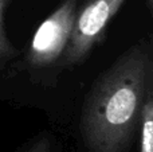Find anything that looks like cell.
Segmentation results:
<instances>
[{"instance_id": "cell-1", "label": "cell", "mask_w": 153, "mask_h": 152, "mask_svg": "<svg viewBox=\"0 0 153 152\" xmlns=\"http://www.w3.org/2000/svg\"><path fill=\"white\" fill-rule=\"evenodd\" d=\"M152 48L130 46L97 78L83 104L81 133L89 152H126L152 92Z\"/></svg>"}, {"instance_id": "cell-2", "label": "cell", "mask_w": 153, "mask_h": 152, "mask_svg": "<svg viewBox=\"0 0 153 152\" xmlns=\"http://www.w3.org/2000/svg\"><path fill=\"white\" fill-rule=\"evenodd\" d=\"M125 0H89L76 12L69 43L63 53V66L82 62L97 43L105 37L113 16Z\"/></svg>"}, {"instance_id": "cell-3", "label": "cell", "mask_w": 153, "mask_h": 152, "mask_svg": "<svg viewBox=\"0 0 153 152\" xmlns=\"http://www.w3.org/2000/svg\"><path fill=\"white\" fill-rule=\"evenodd\" d=\"M78 0H65L36 30L28 50L30 65L50 66L65 53L76 16Z\"/></svg>"}, {"instance_id": "cell-4", "label": "cell", "mask_w": 153, "mask_h": 152, "mask_svg": "<svg viewBox=\"0 0 153 152\" xmlns=\"http://www.w3.org/2000/svg\"><path fill=\"white\" fill-rule=\"evenodd\" d=\"M141 143L140 152H153V96L148 94L141 113L140 121Z\"/></svg>"}, {"instance_id": "cell-5", "label": "cell", "mask_w": 153, "mask_h": 152, "mask_svg": "<svg viewBox=\"0 0 153 152\" xmlns=\"http://www.w3.org/2000/svg\"><path fill=\"white\" fill-rule=\"evenodd\" d=\"M8 0H0V58H7L16 54V50L11 46L4 30V8Z\"/></svg>"}, {"instance_id": "cell-6", "label": "cell", "mask_w": 153, "mask_h": 152, "mask_svg": "<svg viewBox=\"0 0 153 152\" xmlns=\"http://www.w3.org/2000/svg\"><path fill=\"white\" fill-rule=\"evenodd\" d=\"M50 151H51L50 142H48V139L43 137V139L38 140L36 143H34L26 152H50Z\"/></svg>"}, {"instance_id": "cell-7", "label": "cell", "mask_w": 153, "mask_h": 152, "mask_svg": "<svg viewBox=\"0 0 153 152\" xmlns=\"http://www.w3.org/2000/svg\"><path fill=\"white\" fill-rule=\"evenodd\" d=\"M152 1L153 0H146V4H148V7L151 8V10H152Z\"/></svg>"}]
</instances>
